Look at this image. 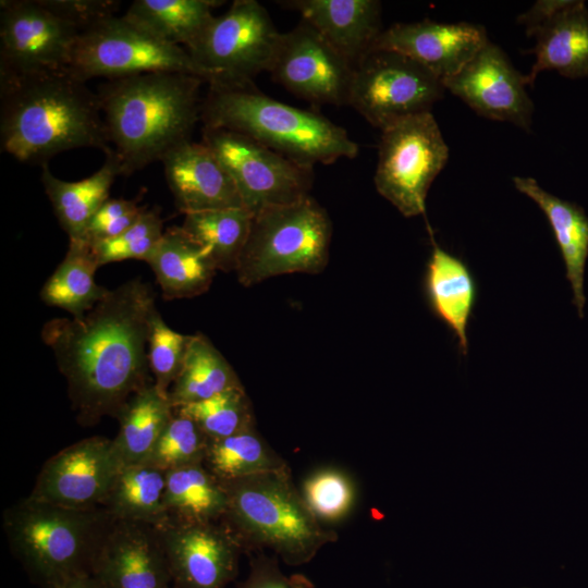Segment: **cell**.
Masks as SVG:
<instances>
[{
    "label": "cell",
    "mask_w": 588,
    "mask_h": 588,
    "mask_svg": "<svg viewBox=\"0 0 588 588\" xmlns=\"http://www.w3.org/2000/svg\"><path fill=\"white\" fill-rule=\"evenodd\" d=\"M253 215L244 207L187 213L181 228L209 255L218 270L235 271Z\"/></svg>",
    "instance_id": "obj_33"
},
{
    "label": "cell",
    "mask_w": 588,
    "mask_h": 588,
    "mask_svg": "<svg viewBox=\"0 0 588 588\" xmlns=\"http://www.w3.org/2000/svg\"><path fill=\"white\" fill-rule=\"evenodd\" d=\"M201 77L151 72L107 79L98 87L109 143L128 176L191 140L200 120Z\"/></svg>",
    "instance_id": "obj_3"
},
{
    "label": "cell",
    "mask_w": 588,
    "mask_h": 588,
    "mask_svg": "<svg viewBox=\"0 0 588 588\" xmlns=\"http://www.w3.org/2000/svg\"><path fill=\"white\" fill-rule=\"evenodd\" d=\"M281 33L255 0H235L187 50L208 85L245 86L270 71Z\"/></svg>",
    "instance_id": "obj_8"
},
{
    "label": "cell",
    "mask_w": 588,
    "mask_h": 588,
    "mask_svg": "<svg viewBox=\"0 0 588 588\" xmlns=\"http://www.w3.org/2000/svg\"><path fill=\"white\" fill-rule=\"evenodd\" d=\"M155 302L152 287L132 279L109 290L84 316L44 324L41 339L66 380L81 425L117 418L136 392L152 383L147 352Z\"/></svg>",
    "instance_id": "obj_1"
},
{
    "label": "cell",
    "mask_w": 588,
    "mask_h": 588,
    "mask_svg": "<svg viewBox=\"0 0 588 588\" xmlns=\"http://www.w3.org/2000/svg\"><path fill=\"white\" fill-rule=\"evenodd\" d=\"M39 2L77 28L79 33L105 19L114 16L121 4L113 0H39Z\"/></svg>",
    "instance_id": "obj_41"
},
{
    "label": "cell",
    "mask_w": 588,
    "mask_h": 588,
    "mask_svg": "<svg viewBox=\"0 0 588 588\" xmlns=\"http://www.w3.org/2000/svg\"><path fill=\"white\" fill-rule=\"evenodd\" d=\"M163 221L155 210H145L139 219L115 237L91 245L99 267L127 259L145 260L163 234Z\"/></svg>",
    "instance_id": "obj_39"
},
{
    "label": "cell",
    "mask_w": 588,
    "mask_h": 588,
    "mask_svg": "<svg viewBox=\"0 0 588 588\" xmlns=\"http://www.w3.org/2000/svg\"><path fill=\"white\" fill-rule=\"evenodd\" d=\"M487 41L481 25L422 20L393 24L382 30L372 49L392 50L409 57L442 82L457 73Z\"/></svg>",
    "instance_id": "obj_19"
},
{
    "label": "cell",
    "mask_w": 588,
    "mask_h": 588,
    "mask_svg": "<svg viewBox=\"0 0 588 588\" xmlns=\"http://www.w3.org/2000/svg\"><path fill=\"white\" fill-rule=\"evenodd\" d=\"M566 1L567 0L537 1L528 11L517 17V23L525 26L526 34L529 36L543 22L558 12Z\"/></svg>",
    "instance_id": "obj_43"
},
{
    "label": "cell",
    "mask_w": 588,
    "mask_h": 588,
    "mask_svg": "<svg viewBox=\"0 0 588 588\" xmlns=\"http://www.w3.org/2000/svg\"><path fill=\"white\" fill-rule=\"evenodd\" d=\"M173 412L169 396L159 391L154 382L126 402L117 417L119 432L112 439L123 466L147 461Z\"/></svg>",
    "instance_id": "obj_28"
},
{
    "label": "cell",
    "mask_w": 588,
    "mask_h": 588,
    "mask_svg": "<svg viewBox=\"0 0 588 588\" xmlns=\"http://www.w3.org/2000/svg\"><path fill=\"white\" fill-rule=\"evenodd\" d=\"M122 466L112 439L86 438L45 462L29 495L73 509L101 506Z\"/></svg>",
    "instance_id": "obj_16"
},
{
    "label": "cell",
    "mask_w": 588,
    "mask_h": 588,
    "mask_svg": "<svg viewBox=\"0 0 588 588\" xmlns=\"http://www.w3.org/2000/svg\"><path fill=\"white\" fill-rule=\"evenodd\" d=\"M243 387L232 366L203 333L191 335L182 368L168 396L173 406L200 402Z\"/></svg>",
    "instance_id": "obj_32"
},
{
    "label": "cell",
    "mask_w": 588,
    "mask_h": 588,
    "mask_svg": "<svg viewBox=\"0 0 588 588\" xmlns=\"http://www.w3.org/2000/svg\"><path fill=\"white\" fill-rule=\"evenodd\" d=\"M297 11L353 66L372 50L381 29V3L376 0H293Z\"/></svg>",
    "instance_id": "obj_21"
},
{
    "label": "cell",
    "mask_w": 588,
    "mask_h": 588,
    "mask_svg": "<svg viewBox=\"0 0 588 588\" xmlns=\"http://www.w3.org/2000/svg\"><path fill=\"white\" fill-rule=\"evenodd\" d=\"M375 186L404 217L424 215L428 191L449 159L431 111L381 131Z\"/></svg>",
    "instance_id": "obj_10"
},
{
    "label": "cell",
    "mask_w": 588,
    "mask_h": 588,
    "mask_svg": "<svg viewBox=\"0 0 588 588\" xmlns=\"http://www.w3.org/2000/svg\"><path fill=\"white\" fill-rule=\"evenodd\" d=\"M91 575L105 588H171L172 584L157 527L113 518L96 553Z\"/></svg>",
    "instance_id": "obj_18"
},
{
    "label": "cell",
    "mask_w": 588,
    "mask_h": 588,
    "mask_svg": "<svg viewBox=\"0 0 588 588\" xmlns=\"http://www.w3.org/2000/svg\"><path fill=\"white\" fill-rule=\"evenodd\" d=\"M517 191L532 199L551 225L573 291V305L584 318L585 268L588 258V216L579 205L544 191L532 177L514 176Z\"/></svg>",
    "instance_id": "obj_24"
},
{
    "label": "cell",
    "mask_w": 588,
    "mask_h": 588,
    "mask_svg": "<svg viewBox=\"0 0 588 588\" xmlns=\"http://www.w3.org/2000/svg\"><path fill=\"white\" fill-rule=\"evenodd\" d=\"M167 471L139 463L122 466L101 507L114 519L159 527L169 520L164 505Z\"/></svg>",
    "instance_id": "obj_27"
},
{
    "label": "cell",
    "mask_w": 588,
    "mask_h": 588,
    "mask_svg": "<svg viewBox=\"0 0 588 588\" xmlns=\"http://www.w3.org/2000/svg\"><path fill=\"white\" fill-rule=\"evenodd\" d=\"M221 3L216 0H135L123 15L159 39L187 51L213 20L212 9Z\"/></svg>",
    "instance_id": "obj_29"
},
{
    "label": "cell",
    "mask_w": 588,
    "mask_h": 588,
    "mask_svg": "<svg viewBox=\"0 0 588 588\" xmlns=\"http://www.w3.org/2000/svg\"><path fill=\"white\" fill-rule=\"evenodd\" d=\"M146 262L166 299L205 293L218 271L209 255L181 226L163 232Z\"/></svg>",
    "instance_id": "obj_25"
},
{
    "label": "cell",
    "mask_w": 588,
    "mask_h": 588,
    "mask_svg": "<svg viewBox=\"0 0 588 588\" xmlns=\"http://www.w3.org/2000/svg\"><path fill=\"white\" fill-rule=\"evenodd\" d=\"M112 517L101 506L73 509L30 495L8 507L3 529L14 556L40 588L91 574Z\"/></svg>",
    "instance_id": "obj_5"
},
{
    "label": "cell",
    "mask_w": 588,
    "mask_h": 588,
    "mask_svg": "<svg viewBox=\"0 0 588 588\" xmlns=\"http://www.w3.org/2000/svg\"><path fill=\"white\" fill-rule=\"evenodd\" d=\"M164 505L170 520H222L228 506L223 483L203 463L167 471Z\"/></svg>",
    "instance_id": "obj_31"
},
{
    "label": "cell",
    "mask_w": 588,
    "mask_h": 588,
    "mask_svg": "<svg viewBox=\"0 0 588 588\" xmlns=\"http://www.w3.org/2000/svg\"><path fill=\"white\" fill-rule=\"evenodd\" d=\"M145 210L137 199L109 198L89 221L82 241L93 245L115 237L133 225Z\"/></svg>",
    "instance_id": "obj_40"
},
{
    "label": "cell",
    "mask_w": 588,
    "mask_h": 588,
    "mask_svg": "<svg viewBox=\"0 0 588 588\" xmlns=\"http://www.w3.org/2000/svg\"><path fill=\"white\" fill-rule=\"evenodd\" d=\"M0 142L41 166L74 148L112 150L97 94L68 70L0 79Z\"/></svg>",
    "instance_id": "obj_2"
},
{
    "label": "cell",
    "mask_w": 588,
    "mask_h": 588,
    "mask_svg": "<svg viewBox=\"0 0 588 588\" xmlns=\"http://www.w3.org/2000/svg\"><path fill=\"white\" fill-rule=\"evenodd\" d=\"M203 464L221 482L289 468L255 426L223 439L209 440Z\"/></svg>",
    "instance_id": "obj_34"
},
{
    "label": "cell",
    "mask_w": 588,
    "mask_h": 588,
    "mask_svg": "<svg viewBox=\"0 0 588 588\" xmlns=\"http://www.w3.org/2000/svg\"><path fill=\"white\" fill-rule=\"evenodd\" d=\"M174 411L194 420L209 440L223 439L255 426L252 404L243 387Z\"/></svg>",
    "instance_id": "obj_35"
},
{
    "label": "cell",
    "mask_w": 588,
    "mask_h": 588,
    "mask_svg": "<svg viewBox=\"0 0 588 588\" xmlns=\"http://www.w3.org/2000/svg\"><path fill=\"white\" fill-rule=\"evenodd\" d=\"M332 224L310 195L254 215L235 269L244 286L289 273L321 272L329 261Z\"/></svg>",
    "instance_id": "obj_7"
},
{
    "label": "cell",
    "mask_w": 588,
    "mask_h": 588,
    "mask_svg": "<svg viewBox=\"0 0 588 588\" xmlns=\"http://www.w3.org/2000/svg\"><path fill=\"white\" fill-rule=\"evenodd\" d=\"M275 82L314 103L347 105L354 66L313 26L281 33L271 69Z\"/></svg>",
    "instance_id": "obj_14"
},
{
    "label": "cell",
    "mask_w": 588,
    "mask_h": 588,
    "mask_svg": "<svg viewBox=\"0 0 588 588\" xmlns=\"http://www.w3.org/2000/svg\"><path fill=\"white\" fill-rule=\"evenodd\" d=\"M68 71L85 83L94 77L113 79L151 72L187 73L205 81L184 48L159 39L124 15L110 16L81 32Z\"/></svg>",
    "instance_id": "obj_9"
},
{
    "label": "cell",
    "mask_w": 588,
    "mask_h": 588,
    "mask_svg": "<svg viewBox=\"0 0 588 588\" xmlns=\"http://www.w3.org/2000/svg\"><path fill=\"white\" fill-rule=\"evenodd\" d=\"M117 175H120V164L113 149L106 155V161L97 172L77 182L60 180L50 172L48 164L41 166L45 192L70 241L83 238L89 221L109 199Z\"/></svg>",
    "instance_id": "obj_26"
},
{
    "label": "cell",
    "mask_w": 588,
    "mask_h": 588,
    "mask_svg": "<svg viewBox=\"0 0 588 588\" xmlns=\"http://www.w3.org/2000/svg\"><path fill=\"white\" fill-rule=\"evenodd\" d=\"M200 121L206 127L241 133L287 159L313 168L353 159L357 144L326 117L282 103L245 86L209 85Z\"/></svg>",
    "instance_id": "obj_4"
},
{
    "label": "cell",
    "mask_w": 588,
    "mask_h": 588,
    "mask_svg": "<svg viewBox=\"0 0 588 588\" xmlns=\"http://www.w3.org/2000/svg\"><path fill=\"white\" fill-rule=\"evenodd\" d=\"M189 340L191 335L172 330L158 309L154 311L149 324L148 365L155 385L166 395L182 368Z\"/></svg>",
    "instance_id": "obj_38"
},
{
    "label": "cell",
    "mask_w": 588,
    "mask_h": 588,
    "mask_svg": "<svg viewBox=\"0 0 588 588\" xmlns=\"http://www.w3.org/2000/svg\"><path fill=\"white\" fill-rule=\"evenodd\" d=\"M431 241L432 250L424 277L427 303L457 339L460 352L466 355L467 327L478 297L477 281L462 258L441 248L432 236Z\"/></svg>",
    "instance_id": "obj_22"
},
{
    "label": "cell",
    "mask_w": 588,
    "mask_h": 588,
    "mask_svg": "<svg viewBox=\"0 0 588 588\" xmlns=\"http://www.w3.org/2000/svg\"><path fill=\"white\" fill-rule=\"evenodd\" d=\"M157 529L172 588H225L236 577L243 548L224 524L169 519Z\"/></svg>",
    "instance_id": "obj_15"
},
{
    "label": "cell",
    "mask_w": 588,
    "mask_h": 588,
    "mask_svg": "<svg viewBox=\"0 0 588 588\" xmlns=\"http://www.w3.org/2000/svg\"><path fill=\"white\" fill-rule=\"evenodd\" d=\"M78 35L39 0H1L0 79L68 70Z\"/></svg>",
    "instance_id": "obj_13"
},
{
    "label": "cell",
    "mask_w": 588,
    "mask_h": 588,
    "mask_svg": "<svg viewBox=\"0 0 588 588\" xmlns=\"http://www.w3.org/2000/svg\"><path fill=\"white\" fill-rule=\"evenodd\" d=\"M301 493L314 515L324 522L346 517L357 497L353 480L336 468H323L309 475Z\"/></svg>",
    "instance_id": "obj_37"
},
{
    "label": "cell",
    "mask_w": 588,
    "mask_h": 588,
    "mask_svg": "<svg viewBox=\"0 0 588 588\" xmlns=\"http://www.w3.org/2000/svg\"><path fill=\"white\" fill-rule=\"evenodd\" d=\"M228 506L223 524L243 549L267 548L289 565L308 563L338 535L326 529L282 469L222 482Z\"/></svg>",
    "instance_id": "obj_6"
},
{
    "label": "cell",
    "mask_w": 588,
    "mask_h": 588,
    "mask_svg": "<svg viewBox=\"0 0 588 588\" xmlns=\"http://www.w3.org/2000/svg\"><path fill=\"white\" fill-rule=\"evenodd\" d=\"M179 211L184 215L243 207L226 170L203 143H182L161 160Z\"/></svg>",
    "instance_id": "obj_20"
},
{
    "label": "cell",
    "mask_w": 588,
    "mask_h": 588,
    "mask_svg": "<svg viewBox=\"0 0 588 588\" xmlns=\"http://www.w3.org/2000/svg\"><path fill=\"white\" fill-rule=\"evenodd\" d=\"M99 268L93 247L85 241H70L63 260L40 290L41 301L82 317L109 292L95 281Z\"/></svg>",
    "instance_id": "obj_30"
},
{
    "label": "cell",
    "mask_w": 588,
    "mask_h": 588,
    "mask_svg": "<svg viewBox=\"0 0 588 588\" xmlns=\"http://www.w3.org/2000/svg\"><path fill=\"white\" fill-rule=\"evenodd\" d=\"M529 37L536 38L530 50L536 60L525 75L527 85H532L538 74L546 70H555L568 78L588 76V9L585 1L567 0Z\"/></svg>",
    "instance_id": "obj_23"
},
{
    "label": "cell",
    "mask_w": 588,
    "mask_h": 588,
    "mask_svg": "<svg viewBox=\"0 0 588 588\" xmlns=\"http://www.w3.org/2000/svg\"><path fill=\"white\" fill-rule=\"evenodd\" d=\"M208 444L209 438L199 426L174 411L145 463L164 471L203 463Z\"/></svg>",
    "instance_id": "obj_36"
},
{
    "label": "cell",
    "mask_w": 588,
    "mask_h": 588,
    "mask_svg": "<svg viewBox=\"0 0 588 588\" xmlns=\"http://www.w3.org/2000/svg\"><path fill=\"white\" fill-rule=\"evenodd\" d=\"M442 85L478 114L530 130L534 103L525 88L526 76L489 40Z\"/></svg>",
    "instance_id": "obj_17"
},
{
    "label": "cell",
    "mask_w": 588,
    "mask_h": 588,
    "mask_svg": "<svg viewBox=\"0 0 588 588\" xmlns=\"http://www.w3.org/2000/svg\"><path fill=\"white\" fill-rule=\"evenodd\" d=\"M236 588H314V585L303 575H284L277 560L261 554L252 559L247 578Z\"/></svg>",
    "instance_id": "obj_42"
},
{
    "label": "cell",
    "mask_w": 588,
    "mask_h": 588,
    "mask_svg": "<svg viewBox=\"0 0 588 588\" xmlns=\"http://www.w3.org/2000/svg\"><path fill=\"white\" fill-rule=\"evenodd\" d=\"M63 588H105L91 574L78 576L70 580Z\"/></svg>",
    "instance_id": "obj_44"
},
{
    "label": "cell",
    "mask_w": 588,
    "mask_h": 588,
    "mask_svg": "<svg viewBox=\"0 0 588 588\" xmlns=\"http://www.w3.org/2000/svg\"><path fill=\"white\" fill-rule=\"evenodd\" d=\"M201 138L232 177L243 207L253 216L309 195L313 168L226 128L203 126Z\"/></svg>",
    "instance_id": "obj_12"
},
{
    "label": "cell",
    "mask_w": 588,
    "mask_h": 588,
    "mask_svg": "<svg viewBox=\"0 0 588 588\" xmlns=\"http://www.w3.org/2000/svg\"><path fill=\"white\" fill-rule=\"evenodd\" d=\"M444 90L439 77L409 57L372 49L354 66L347 105L382 131L429 112Z\"/></svg>",
    "instance_id": "obj_11"
}]
</instances>
